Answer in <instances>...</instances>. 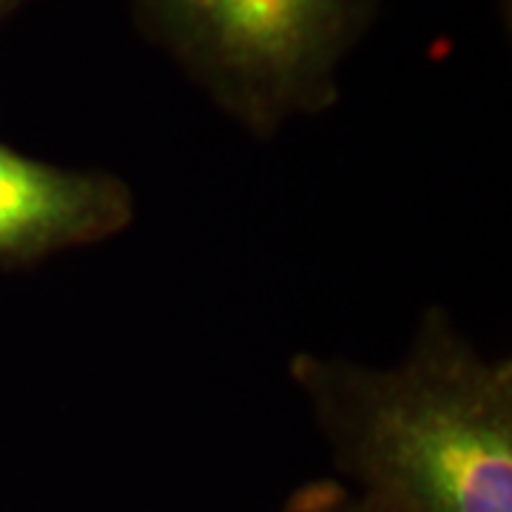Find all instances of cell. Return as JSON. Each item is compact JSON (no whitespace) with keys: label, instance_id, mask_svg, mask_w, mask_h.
I'll list each match as a JSON object with an SVG mask.
<instances>
[{"label":"cell","instance_id":"obj_5","mask_svg":"<svg viewBox=\"0 0 512 512\" xmlns=\"http://www.w3.org/2000/svg\"><path fill=\"white\" fill-rule=\"evenodd\" d=\"M23 3L26 0H0V23H6V20L12 18Z\"/></svg>","mask_w":512,"mask_h":512},{"label":"cell","instance_id":"obj_4","mask_svg":"<svg viewBox=\"0 0 512 512\" xmlns=\"http://www.w3.org/2000/svg\"><path fill=\"white\" fill-rule=\"evenodd\" d=\"M282 512H379L356 490L339 481H313L293 495Z\"/></svg>","mask_w":512,"mask_h":512},{"label":"cell","instance_id":"obj_2","mask_svg":"<svg viewBox=\"0 0 512 512\" xmlns=\"http://www.w3.org/2000/svg\"><path fill=\"white\" fill-rule=\"evenodd\" d=\"M134 23L228 117L271 137L339 100L382 0H128Z\"/></svg>","mask_w":512,"mask_h":512},{"label":"cell","instance_id":"obj_1","mask_svg":"<svg viewBox=\"0 0 512 512\" xmlns=\"http://www.w3.org/2000/svg\"><path fill=\"white\" fill-rule=\"evenodd\" d=\"M333 464L379 512H512V365L487 359L441 308L396 367L299 353Z\"/></svg>","mask_w":512,"mask_h":512},{"label":"cell","instance_id":"obj_3","mask_svg":"<svg viewBox=\"0 0 512 512\" xmlns=\"http://www.w3.org/2000/svg\"><path fill=\"white\" fill-rule=\"evenodd\" d=\"M134 220L131 185L103 168H69L0 140V268H32L49 256L123 234Z\"/></svg>","mask_w":512,"mask_h":512}]
</instances>
